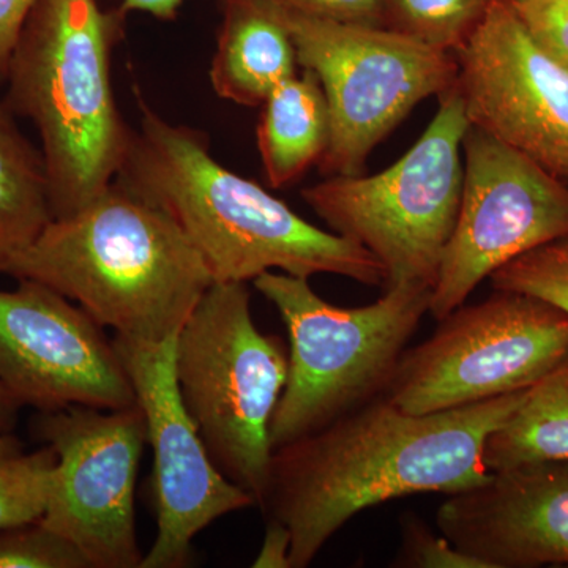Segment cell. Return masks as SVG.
<instances>
[{"mask_svg":"<svg viewBox=\"0 0 568 568\" xmlns=\"http://www.w3.org/2000/svg\"><path fill=\"white\" fill-rule=\"evenodd\" d=\"M526 390L422 416L379 396L276 447L260 508L290 530L291 568L308 567L366 508L420 493L457 495L487 481L485 444Z\"/></svg>","mask_w":568,"mask_h":568,"instance_id":"6da1fadb","label":"cell"},{"mask_svg":"<svg viewBox=\"0 0 568 568\" xmlns=\"http://www.w3.org/2000/svg\"><path fill=\"white\" fill-rule=\"evenodd\" d=\"M140 110V130L115 182L166 213L215 282L248 283L276 268L386 286L383 265L364 246L306 222L263 185L216 162L207 134L166 121L141 97Z\"/></svg>","mask_w":568,"mask_h":568,"instance_id":"7a4b0ae2","label":"cell"},{"mask_svg":"<svg viewBox=\"0 0 568 568\" xmlns=\"http://www.w3.org/2000/svg\"><path fill=\"white\" fill-rule=\"evenodd\" d=\"M0 274L47 284L103 328L149 343L178 334L215 283L181 227L115 181L81 211L52 219Z\"/></svg>","mask_w":568,"mask_h":568,"instance_id":"3957f363","label":"cell"},{"mask_svg":"<svg viewBox=\"0 0 568 568\" xmlns=\"http://www.w3.org/2000/svg\"><path fill=\"white\" fill-rule=\"evenodd\" d=\"M126 14L97 0H39L11 55L6 104L39 132L52 219L106 192L129 152L133 130L111 77Z\"/></svg>","mask_w":568,"mask_h":568,"instance_id":"277c9868","label":"cell"},{"mask_svg":"<svg viewBox=\"0 0 568 568\" xmlns=\"http://www.w3.org/2000/svg\"><path fill=\"white\" fill-rule=\"evenodd\" d=\"M253 284L290 335L286 386L271 426L274 450L386 395L432 298V287L396 284L373 304L343 308L317 295L310 278L265 272Z\"/></svg>","mask_w":568,"mask_h":568,"instance_id":"5b68a950","label":"cell"},{"mask_svg":"<svg viewBox=\"0 0 568 568\" xmlns=\"http://www.w3.org/2000/svg\"><path fill=\"white\" fill-rule=\"evenodd\" d=\"M287 366L283 339L254 323L246 283H213L178 334L183 405L213 465L257 507L267 491L271 426Z\"/></svg>","mask_w":568,"mask_h":568,"instance_id":"8992f818","label":"cell"},{"mask_svg":"<svg viewBox=\"0 0 568 568\" xmlns=\"http://www.w3.org/2000/svg\"><path fill=\"white\" fill-rule=\"evenodd\" d=\"M457 89L416 144L373 175H332L301 196L332 233L364 246L386 272V286H435L457 223L463 192V142L469 130Z\"/></svg>","mask_w":568,"mask_h":568,"instance_id":"52a82bcc","label":"cell"},{"mask_svg":"<svg viewBox=\"0 0 568 568\" xmlns=\"http://www.w3.org/2000/svg\"><path fill=\"white\" fill-rule=\"evenodd\" d=\"M274 7L294 41L298 67L312 71L323 85L331 138L317 168L327 178L361 175L376 145L417 104L439 99L457 81L458 62L452 52L392 29L343 24Z\"/></svg>","mask_w":568,"mask_h":568,"instance_id":"ba28073f","label":"cell"},{"mask_svg":"<svg viewBox=\"0 0 568 568\" xmlns=\"http://www.w3.org/2000/svg\"><path fill=\"white\" fill-rule=\"evenodd\" d=\"M568 357V315L534 295L495 291L439 321L399 358L386 395L414 416L526 390Z\"/></svg>","mask_w":568,"mask_h":568,"instance_id":"9c48e42d","label":"cell"},{"mask_svg":"<svg viewBox=\"0 0 568 568\" xmlns=\"http://www.w3.org/2000/svg\"><path fill=\"white\" fill-rule=\"evenodd\" d=\"M31 429L58 457L40 521L80 549L91 568H140L134 491L148 443L141 406L37 413Z\"/></svg>","mask_w":568,"mask_h":568,"instance_id":"30bf717a","label":"cell"},{"mask_svg":"<svg viewBox=\"0 0 568 568\" xmlns=\"http://www.w3.org/2000/svg\"><path fill=\"white\" fill-rule=\"evenodd\" d=\"M457 223L429 298L436 321L515 257L568 235V183L469 126Z\"/></svg>","mask_w":568,"mask_h":568,"instance_id":"8fae6325","label":"cell"},{"mask_svg":"<svg viewBox=\"0 0 568 568\" xmlns=\"http://www.w3.org/2000/svg\"><path fill=\"white\" fill-rule=\"evenodd\" d=\"M178 334L159 343L112 338L136 403L144 410L153 450L151 497L156 538L140 568L189 567L197 534L216 519L256 506L245 489L213 465L183 405L175 376Z\"/></svg>","mask_w":568,"mask_h":568,"instance_id":"7c38bea8","label":"cell"},{"mask_svg":"<svg viewBox=\"0 0 568 568\" xmlns=\"http://www.w3.org/2000/svg\"><path fill=\"white\" fill-rule=\"evenodd\" d=\"M0 290V383L22 407L136 405L132 381L103 327L47 284Z\"/></svg>","mask_w":568,"mask_h":568,"instance_id":"4fadbf2b","label":"cell"},{"mask_svg":"<svg viewBox=\"0 0 568 568\" xmlns=\"http://www.w3.org/2000/svg\"><path fill=\"white\" fill-rule=\"evenodd\" d=\"M455 58L469 125L568 183V69L532 39L507 0L493 3Z\"/></svg>","mask_w":568,"mask_h":568,"instance_id":"5bb4252c","label":"cell"},{"mask_svg":"<svg viewBox=\"0 0 568 568\" xmlns=\"http://www.w3.org/2000/svg\"><path fill=\"white\" fill-rule=\"evenodd\" d=\"M437 529L487 568L568 566V462L489 474L446 497Z\"/></svg>","mask_w":568,"mask_h":568,"instance_id":"9a60e30c","label":"cell"},{"mask_svg":"<svg viewBox=\"0 0 568 568\" xmlns=\"http://www.w3.org/2000/svg\"><path fill=\"white\" fill-rule=\"evenodd\" d=\"M297 52L278 11L267 0H222L209 80L220 99L261 106L297 74Z\"/></svg>","mask_w":568,"mask_h":568,"instance_id":"2e32d148","label":"cell"},{"mask_svg":"<svg viewBox=\"0 0 568 568\" xmlns=\"http://www.w3.org/2000/svg\"><path fill=\"white\" fill-rule=\"evenodd\" d=\"M257 151L265 183L284 189L323 159L331 115L323 85L310 70L282 82L261 104Z\"/></svg>","mask_w":568,"mask_h":568,"instance_id":"e0dca14e","label":"cell"},{"mask_svg":"<svg viewBox=\"0 0 568 568\" xmlns=\"http://www.w3.org/2000/svg\"><path fill=\"white\" fill-rule=\"evenodd\" d=\"M545 462H568V357L525 392L485 444L489 473Z\"/></svg>","mask_w":568,"mask_h":568,"instance_id":"ac0fdd59","label":"cell"},{"mask_svg":"<svg viewBox=\"0 0 568 568\" xmlns=\"http://www.w3.org/2000/svg\"><path fill=\"white\" fill-rule=\"evenodd\" d=\"M52 220L44 163L6 103H0V272Z\"/></svg>","mask_w":568,"mask_h":568,"instance_id":"d6986e66","label":"cell"},{"mask_svg":"<svg viewBox=\"0 0 568 568\" xmlns=\"http://www.w3.org/2000/svg\"><path fill=\"white\" fill-rule=\"evenodd\" d=\"M496 0H386L384 28L457 54Z\"/></svg>","mask_w":568,"mask_h":568,"instance_id":"ffe728a7","label":"cell"},{"mask_svg":"<svg viewBox=\"0 0 568 568\" xmlns=\"http://www.w3.org/2000/svg\"><path fill=\"white\" fill-rule=\"evenodd\" d=\"M55 463L58 457L50 446L0 459V528L43 517Z\"/></svg>","mask_w":568,"mask_h":568,"instance_id":"44dd1931","label":"cell"},{"mask_svg":"<svg viewBox=\"0 0 568 568\" xmlns=\"http://www.w3.org/2000/svg\"><path fill=\"white\" fill-rule=\"evenodd\" d=\"M488 280L495 291L534 295L568 315V235L515 257Z\"/></svg>","mask_w":568,"mask_h":568,"instance_id":"7402d4cb","label":"cell"},{"mask_svg":"<svg viewBox=\"0 0 568 568\" xmlns=\"http://www.w3.org/2000/svg\"><path fill=\"white\" fill-rule=\"evenodd\" d=\"M0 568H91L61 534L32 521L0 528Z\"/></svg>","mask_w":568,"mask_h":568,"instance_id":"603a6c76","label":"cell"},{"mask_svg":"<svg viewBox=\"0 0 568 568\" xmlns=\"http://www.w3.org/2000/svg\"><path fill=\"white\" fill-rule=\"evenodd\" d=\"M396 567L487 568L484 562L455 547L446 536H436L422 519L406 517Z\"/></svg>","mask_w":568,"mask_h":568,"instance_id":"cb8c5ba5","label":"cell"},{"mask_svg":"<svg viewBox=\"0 0 568 568\" xmlns=\"http://www.w3.org/2000/svg\"><path fill=\"white\" fill-rule=\"evenodd\" d=\"M532 39L568 69V0H507Z\"/></svg>","mask_w":568,"mask_h":568,"instance_id":"d4e9b609","label":"cell"},{"mask_svg":"<svg viewBox=\"0 0 568 568\" xmlns=\"http://www.w3.org/2000/svg\"><path fill=\"white\" fill-rule=\"evenodd\" d=\"M280 9L297 11L343 24L384 28L386 0H267Z\"/></svg>","mask_w":568,"mask_h":568,"instance_id":"484cf974","label":"cell"},{"mask_svg":"<svg viewBox=\"0 0 568 568\" xmlns=\"http://www.w3.org/2000/svg\"><path fill=\"white\" fill-rule=\"evenodd\" d=\"M39 0H0V80L7 70L22 29Z\"/></svg>","mask_w":568,"mask_h":568,"instance_id":"4316f807","label":"cell"},{"mask_svg":"<svg viewBox=\"0 0 568 568\" xmlns=\"http://www.w3.org/2000/svg\"><path fill=\"white\" fill-rule=\"evenodd\" d=\"M291 540L290 530L275 519H267L265 526L263 547L254 559V568H291Z\"/></svg>","mask_w":568,"mask_h":568,"instance_id":"83f0119b","label":"cell"},{"mask_svg":"<svg viewBox=\"0 0 568 568\" xmlns=\"http://www.w3.org/2000/svg\"><path fill=\"white\" fill-rule=\"evenodd\" d=\"M21 409V403L0 383V459L24 454V444L14 433Z\"/></svg>","mask_w":568,"mask_h":568,"instance_id":"f1b7e54d","label":"cell"},{"mask_svg":"<svg viewBox=\"0 0 568 568\" xmlns=\"http://www.w3.org/2000/svg\"><path fill=\"white\" fill-rule=\"evenodd\" d=\"M183 0H122L121 9L125 13L142 11L160 21H174Z\"/></svg>","mask_w":568,"mask_h":568,"instance_id":"f546056e","label":"cell"}]
</instances>
